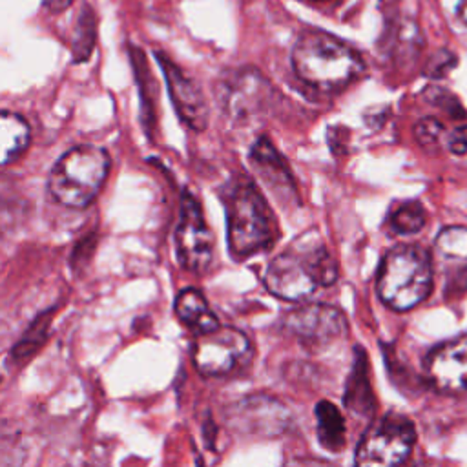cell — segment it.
I'll return each mask as SVG.
<instances>
[{
  "mask_svg": "<svg viewBox=\"0 0 467 467\" xmlns=\"http://www.w3.org/2000/svg\"><path fill=\"white\" fill-rule=\"evenodd\" d=\"M456 13H458V18L467 26V0H460V2H458Z\"/></svg>",
  "mask_w": 467,
  "mask_h": 467,
  "instance_id": "obj_30",
  "label": "cell"
},
{
  "mask_svg": "<svg viewBox=\"0 0 467 467\" xmlns=\"http://www.w3.org/2000/svg\"><path fill=\"white\" fill-rule=\"evenodd\" d=\"M281 325L292 337L310 350H319L334 343L348 330L345 314L337 306L325 303L301 305L286 312Z\"/></svg>",
  "mask_w": 467,
  "mask_h": 467,
  "instance_id": "obj_10",
  "label": "cell"
},
{
  "mask_svg": "<svg viewBox=\"0 0 467 467\" xmlns=\"http://www.w3.org/2000/svg\"><path fill=\"white\" fill-rule=\"evenodd\" d=\"M248 161L252 170L261 177L263 184L274 193L275 199L281 202H299L292 171L268 137H257L248 151Z\"/></svg>",
  "mask_w": 467,
  "mask_h": 467,
  "instance_id": "obj_15",
  "label": "cell"
},
{
  "mask_svg": "<svg viewBox=\"0 0 467 467\" xmlns=\"http://www.w3.org/2000/svg\"><path fill=\"white\" fill-rule=\"evenodd\" d=\"M434 259L421 244H396L381 257L376 292L381 303L396 312H407L423 303L432 290Z\"/></svg>",
  "mask_w": 467,
  "mask_h": 467,
  "instance_id": "obj_4",
  "label": "cell"
},
{
  "mask_svg": "<svg viewBox=\"0 0 467 467\" xmlns=\"http://www.w3.org/2000/svg\"><path fill=\"white\" fill-rule=\"evenodd\" d=\"M456 64H458V57L451 49H438L427 60V64L423 67V75L432 80H440V78L447 77L456 67Z\"/></svg>",
  "mask_w": 467,
  "mask_h": 467,
  "instance_id": "obj_26",
  "label": "cell"
},
{
  "mask_svg": "<svg viewBox=\"0 0 467 467\" xmlns=\"http://www.w3.org/2000/svg\"><path fill=\"white\" fill-rule=\"evenodd\" d=\"M173 312L179 321L193 332V336L213 330L221 325L202 292L193 286H186L175 296Z\"/></svg>",
  "mask_w": 467,
  "mask_h": 467,
  "instance_id": "obj_17",
  "label": "cell"
},
{
  "mask_svg": "<svg viewBox=\"0 0 467 467\" xmlns=\"http://www.w3.org/2000/svg\"><path fill=\"white\" fill-rule=\"evenodd\" d=\"M252 343L248 336L230 325L197 334L192 343V361L199 374L219 378L235 372L250 359Z\"/></svg>",
  "mask_w": 467,
  "mask_h": 467,
  "instance_id": "obj_7",
  "label": "cell"
},
{
  "mask_svg": "<svg viewBox=\"0 0 467 467\" xmlns=\"http://www.w3.org/2000/svg\"><path fill=\"white\" fill-rule=\"evenodd\" d=\"M109 162L108 151L100 146L78 144L69 148L49 171L47 190L51 197L66 208H86L99 195Z\"/></svg>",
  "mask_w": 467,
  "mask_h": 467,
  "instance_id": "obj_5",
  "label": "cell"
},
{
  "mask_svg": "<svg viewBox=\"0 0 467 467\" xmlns=\"http://www.w3.org/2000/svg\"><path fill=\"white\" fill-rule=\"evenodd\" d=\"M71 4H73V0H42V5H44L46 9H49L51 13H62V11H66Z\"/></svg>",
  "mask_w": 467,
  "mask_h": 467,
  "instance_id": "obj_29",
  "label": "cell"
},
{
  "mask_svg": "<svg viewBox=\"0 0 467 467\" xmlns=\"http://www.w3.org/2000/svg\"><path fill=\"white\" fill-rule=\"evenodd\" d=\"M310 2H328V0H310Z\"/></svg>",
  "mask_w": 467,
  "mask_h": 467,
  "instance_id": "obj_31",
  "label": "cell"
},
{
  "mask_svg": "<svg viewBox=\"0 0 467 467\" xmlns=\"http://www.w3.org/2000/svg\"><path fill=\"white\" fill-rule=\"evenodd\" d=\"M421 47V35L412 20H398L389 36V51L396 60H414Z\"/></svg>",
  "mask_w": 467,
  "mask_h": 467,
  "instance_id": "obj_24",
  "label": "cell"
},
{
  "mask_svg": "<svg viewBox=\"0 0 467 467\" xmlns=\"http://www.w3.org/2000/svg\"><path fill=\"white\" fill-rule=\"evenodd\" d=\"M97 42V15L91 5H82L71 38V57L75 64L86 62Z\"/></svg>",
  "mask_w": 467,
  "mask_h": 467,
  "instance_id": "obj_21",
  "label": "cell"
},
{
  "mask_svg": "<svg viewBox=\"0 0 467 467\" xmlns=\"http://www.w3.org/2000/svg\"><path fill=\"white\" fill-rule=\"evenodd\" d=\"M0 131H2L0 161L4 166H7L15 162L27 150L31 130L22 115L4 109L0 115Z\"/></svg>",
  "mask_w": 467,
  "mask_h": 467,
  "instance_id": "obj_19",
  "label": "cell"
},
{
  "mask_svg": "<svg viewBox=\"0 0 467 467\" xmlns=\"http://www.w3.org/2000/svg\"><path fill=\"white\" fill-rule=\"evenodd\" d=\"M414 443L412 420L390 410L365 429L356 445L354 462L358 465H398L410 456Z\"/></svg>",
  "mask_w": 467,
  "mask_h": 467,
  "instance_id": "obj_6",
  "label": "cell"
},
{
  "mask_svg": "<svg viewBox=\"0 0 467 467\" xmlns=\"http://www.w3.org/2000/svg\"><path fill=\"white\" fill-rule=\"evenodd\" d=\"M292 67L299 80L323 93L341 91L367 71L363 57L354 47L319 29H306L297 36Z\"/></svg>",
  "mask_w": 467,
  "mask_h": 467,
  "instance_id": "obj_2",
  "label": "cell"
},
{
  "mask_svg": "<svg viewBox=\"0 0 467 467\" xmlns=\"http://www.w3.org/2000/svg\"><path fill=\"white\" fill-rule=\"evenodd\" d=\"M213 234L202 215L201 204L190 190L181 195L179 221L175 228V255L182 268L193 274L204 272L213 259Z\"/></svg>",
  "mask_w": 467,
  "mask_h": 467,
  "instance_id": "obj_9",
  "label": "cell"
},
{
  "mask_svg": "<svg viewBox=\"0 0 467 467\" xmlns=\"http://www.w3.org/2000/svg\"><path fill=\"white\" fill-rule=\"evenodd\" d=\"M423 97L429 104L436 106L438 109H441L451 119H465L467 117V111L462 106L460 99L452 91H449L441 86H429L423 91Z\"/></svg>",
  "mask_w": 467,
  "mask_h": 467,
  "instance_id": "obj_25",
  "label": "cell"
},
{
  "mask_svg": "<svg viewBox=\"0 0 467 467\" xmlns=\"http://www.w3.org/2000/svg\"><path fill=\"white\" fill-rule=\"evenodd\" d=\"M443 131H445L443 124L434 117H423L414 124V139L421 148L436 146Z\"/></svg>",
  "mask_w": 467,
  "mask_h": 467,
  "instance_id": "obj_27",
  "label": "cell"
},
{
  "mask_svg": "<svg viewBox=\"0 0 467 467\" xmlns=\"http://www.w3.org/2000/svg\"><path fill=\"white\" fill-rule=\"evenodd\" d=\"M387 224L398 235L418 234L427 224V210L416 199L396 202L387 215Z\"/></svg>",
  "mask_w": 467,
  "mask_h": 467,
  "instance_id": "obj_20",
  "label": "cell"
},
{
  "mask_svg": "<svg viewBox=\"0 0 467 467\" xmlns=\"http://www.w3.org/2000/svg\"><path fill=\"white\" fill-rule=\"evenodd\" d=\"M336 281L337 263L317 230L297 235L268 263L263 275L266 290L285 301H303L316 288L330 286Z\"/></svg>",
  "mask_w": 467,
  "mask_h": 467,
  "instance_id": "obj_1",
  "label": "cell"
},
{
  "mask_svg": "<svg viewBox=\"0 0 467 467\" xmlns=\"http://www.w3.org/2000/svg\"><path fill=\"white\" fill-rule=\"evenodd\" d=\"M130 60L133 66V75L139 86V95H140V111H142V122L148 128L155 120L153 113V77L148 67V62L144 58V53L137 46H130Z\"/></svg>",
  "mask_w": 467,
  "mask_h": 467,
  "instance_id": "obj_23",
  "label": "cell"
},
{
  "mask_svg": "<svg viewBox=\"0 0 467 467\" xmlns=\"http://www.w3.org/2000/svg\"><path fill=\"white\" fill-rule=\"evenodd\" d=\"M53 312H55V308H49V310L42 312L36 319H33L31 327L22 334L18 343L13 345V348L9 352L13 363H16V365L26 363L44 345V341L47 339Z\"/></svg>",
  "mask_w": 467,
  "mask_h": 467,
  "instance_id": "obj_22",
  "label": "cell"
},
{
  "mask_svg": "<svg viewBox=\"0 0 467 467\" xmlns=\"http://www.w3.org/2000/svg\"><path fill=\"white\" fill-rule=\"evenodd\" d=\"M223 201L226 212V243L235 261H244L275 244L279 237L275 217L252 179L241 177L232 181Z\"/></svg>",
  "mask_w": 467,
  "mask_h": 467,
  "instance_id": "obj_3",
  "label": "cell"
},
{
  "mask_svg": "<svg viewBox=\"0 0 467 467\" xmlns=\"http://www.w3.org/2000/svg\"><path fill=\"white\" fill-rule=\"evenodd\" d=\"M423 378L441 394L467 392V334L432 347L423 361Z\"/></svg>",
  "mask_w": 467,
  "mask_h": 467,
  "instance_id": "obj_13",
  "label": "cell"
},
{
  "mask_svg": "<svg viewBox=\"0 0 467 467\" xmlns=\"http://www.w3.org/2000/svg\"><path fill=\"white\" fill-rule=\"evenodd\" d=\"M319 445L328 452H339L347 443V425L341 410L328 400H321L314 409Z\"/></svg>",
  "mask_w": 467,
  "mask_h": 467,
  "instance_id": "obj_18",
  "label": "cell"
},
{
  "mask_svg": "<svg viewBox=\"0 0 467 467\" xmlns=\"http://www.w3.org/2000/svg\"><path fill=\"white\" fill-rule=\"evenodd\" d=\"M345 407L361 418H372L376 410V396L370 381V365L365 348L356 347L352 367L345 385Z\"/></svg>",
  "mask_w": 467,
  "mask_h": 467,
  "instance_id": "obj_16",
  "label": "cell"
},
{
  "mask_svg": "<svg viewBox=\"0 0 467 467\" xmlns=\"http://www.w3.org/2000/svg\"><path fill=\"white\" fill-rule=\"evenodd\" d=\"M434 268L443 279V297L456 301L467 294V226H445L434 239Z\"/></svg>",
  "mask_w": 467,
  "mask_h": 467,
  "instance_id": "obj_12",
  "label": "cell"
},
{
  "mask_svg": "<svg viewBox=\"0 0 467 467\" xmlns=\"http://www.w3.org/2000/svg\"><path fill=\"white\" fill-rule=\"evenodd\" d=\"M155 58L164 73L166 88L181 122L193 131H204L208 126V104L197 82L162 51H155Z\"/></svg>",
  "mask_w": 467,
  "mask_h": 467,
  "instance_id": "obj_14",
  "label": "cell"
},
{
  "mask_svg": "<svg viewBox=\"0 0 467 467\" xmlns=\"http://www.w3.org/2000/svg\"><path fill=\"white\" fill-rule=\"evenodd\" d=\"M447 148L454 155L467 153V126H460L447 135Z\"/></svg>",
  "mask_w": 467,
  "mask_h": 467,
  "instance_id": "obj_28",
  "label": "cell"
},
{
  "mask_svg": "<svg viewBox=\"0 0 467 467\" xmlns=\"http://www.w3.org/2000/svg\"><path fill=\"white\" fill-rule=\"evenodd\" d=\"M226 421L228 427L239 434L274 438L290 427L292 416L277 400L265 394H254L230 405Z\"/></svg>",
  "mask_w": 467,
  "mask_h": 467,
  "instance_id": "obj_11",
  "label": "cell"
},
{
  "mask_svg": "<svg viewBox=\"0 0 467 467\" xmlns=\"http://www.w3.org/2000/svg\"><path fill=\"white\" fill-rule=\"evenodd\" d=\"M217 102L234 122H246L261 115L275 97L274 86L254 67L234 69L215 88Z\"/></svg>",
  "mask_w": 467,
  "mask_h": 467,
  "instance_id": "obj_8",
  "label": "cell"
}]
</instances>
